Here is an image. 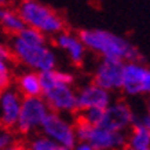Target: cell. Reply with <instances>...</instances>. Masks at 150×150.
Returning <instances> with one entry per match:
<instances>
[{
    "instance_id": "1",
    "label": "cell",
    "mask_w": 150,
    "mask_h": 150,
    "mask_svg": "<svg viewBox=\"0 0 150 150\" xmlns=\"http://www.w3.org/2000/svg\"><path fill=\"white\" fill-rule=\"evenodd\" d=\"M79 40L84 47L95 51L103 57H114L121 61L139 62L142 59L141 52L129 41L120 36H116L108 30L100 29H83L79 32Z\"/></svg>"
},
{
    "instance_id": "2",
    "label": "cell",
    "mask_w": 150,
    "mask_h": 150,
    "mask_svg": "<svg viewBox=\"0 0 150 150\" xmlns=\"http://www.w3.org/2000/svg\"><path fill=\"white\" fill-rule=\"evenodd\" d=\"M17 11L26 26L37 29L44 35L59 33L64 29V19L61 15L37 0H21Z\"/></svg>"
},
{
    "instance_id": "3",
    "label": "cell",
    "mask_w": 150,
    "mask_h": 150,
    "mask_svg": "<svg viewBox=\"0 0 150 150\" xmlns=\"http://www.w3.org/2000/svg\"><path fill=\"white\" fill-rule=\"evenodd\" d=\"M8 47L11 50L13 58H15L30 70L40 73L54 70L57 66V57L47 46H29L22 40H19L17 36H13Z\"/></svg>"
},
{
    "instance_id": "4",
    "label": "cell",
    "mask_w": 150,
    "mask_h": 150,
    "mask_svg": "<svg viewBox=\"0 0 150 150\" xmlns=\"http://www.w3.org/2000/svg\"><path fill=\"white\" fill-rule=\"evenodd\" d=\"M50 113V109L41 96L22 98L18 121L15 124V131L19 135L29 137L39 131L43 120Z\"/></svg>"
},
{
    "instance_id": "5",
    "label": "cell",
    "mask_w": 150,
    "mask_h": 150,
    "mask_svg": "<svg viewBox=\"0 0 150 150\" xmlns=\"http://www.w3.org/2000/svg\"><path fill=\"white\" fill-rule=\"evenodd\" d=\"M40 131L41 135L70 149L77 142L76 134H74V123L66 118L64 114L50 112L43 120Z\"/></svg>"
},
{
    "instance_id": "6",
    "label": "cell",
    "mask_w": 150,
    "mask_h": 150,
    "mask_svg": "<svg viewBox=\"0 0 150 150\" xmlns=\"http://www.w3.org/2000/svg\"><path fill=\"white\" fill-rule=\"evenodd\" d=\"M124 61L114 57H103L94 72L92 83L109 92L120 91L123 83Z\"/></svg>"
},
{
    "instance_id": "7",
    "label": "cell",
    "mask_w": 150,
    "mask_h": 150,
    "mask_svg": "<svg viewBox=\"0 0 150 150\" xmlns=\"http://www.w3.org/2000/svg\"><path fill=\"white\" fill-rule=\"evenodd\" d=\"M137 116L134 114L128 102L123 99L112 100L110 105L103 110V118L99 127L108 128L112 131L128 132V129L135 123Z\"/></svg>"
},
{
    "instance_id": "8",
    "label": "cell",
    "mask_w": 150,
    "mask_h": 150,
    "mask_svg": "<svg viewBox=\"0 0 150 150\" xmlns=\"http://www.w3.org/2000/svg\"><path fill=\"white\" fill-rule=\"evenodd\" d=\"M41 98L47 103L50 112L59 114H73L77 112L76 91L73 90L72 86L57 84L43 92Z\"/></svg>"
},
{
    "instance_id": "9",
    "label": "cell",
    "mask_w": 150,
    "mask_h": 150,
    "mask_svg": "<svg viewBox=\"0 0 150 150\" xmlns=\"http://www.w3.org/2000/svg\"><path fill=\"white\" fill-rule=\"evenodd\" d=\"M86 142L95 150H124L127 147V132L112 131L99 125H92Z\"/></svg>"
},
{
    "instance_id": "10",
    "label": "cell",
    "mask_w": 150,
    "mask_h": 150,
    "mask_svg": "<svg viewBox=\"0 0 150 150\" xmlns=\"http://www.w3.org/2000/svg\"><path fill=\"white\" fill-rule=\"evenodd\" d=\"M77 112L87 109H106L112 102V94L103 88L90 83L76 92Z\"/></svg>"
},
{
    "instance_id": "11",
    "label": "cell",
    "mask_w": 150,
    "mask_h": 150,
    "mask_svg": "<svg viewBox=\"0 0 150 150\" xmlns=\"http://www.w3.org/2000/svg\"><path fill=\"white\" fill-rule=\"evenodd\" d=\"M22 95L15 88L8 87L0 92V127L14 129L18 121Z\"/></svg>"
},
{
    "instance_id": "12",
    "label": "cell",
    "mask_w": 150,
    "mask_h": 150,
    "mask_svg": "<svg viewBox=\"0 0 150 150\" xmlns=\"http://www.w3.org/2000/svg\"><path fill=\"white\" fill-rule=\"evenodd\" d=\"M147 69L139 62H127L123 66V83L121 91L128 96L142 94V81Z\"/></svg>"
},
{
    "instance_id": "13",
    "label": "cell",
    "mask_w": 150,
    "mask_h": 150,
    "mask_svg": "<svg viewBox=\"0 0 150 150\" xmlns=\"http://www.w3.org/2000/svg\"><path fill=\"white\" fill-rule=\"evenodd\" d=\"M57 46H59L64 50H68L70 61L74 65H80L84 61V52H86V47L81 41L79 40V37H74L69 33H61L57 37Z\"/></svg>"
},
{
    "instance_id": "14",
    "label": "cell",
    "mask_w": 150,
    "mask_h": 150,
    "mask_svg": "<svg viewBox=\"0 0 150 150\" xmlns=\"http://www.w3.org/2000/svg\"><path fill=\"white\" fill-rule=\"evenodd\" d=\"M17 91L22 95V98L28 96H41V86L39 73L35 70L22 72L17 77Z\"/></svg>"
},
{
    "instance_id": "15",
    "label": "cell",
    "mask_w": 150,
    "mask_h": 150,
    "mask_svg": "<svg viewBox=\"0 0 150 150\" xmlns=\"http://www.w3.org/2000/svg\"><path fill=\"white\" fill-rule=\"evenodd\" d=\"M127 147L135 150L150 149V132L139 123L138 117L127 132Z\"/></svg>"
},
{
    "instance_id": "16",
    "label": "cell",
    "mask_w": 150,
    "mask_h": 150,
    "mask_svg": "<svg viewBox=\"0 0 150 150\" xmlns=\"http://www.w3.org/2000/svg\"><path fill=\"white\" fill-rule=\"evenodd\" d=\"M0 26L3 28V30L7 32L8 35L15 36L26 25L23 23L22 18L19 17L18 11L8 8V7H0Z\"/></svg>"
},
{
    "instance_id": "17",
    "label": "cell",
    "mask_w": 150,
    "mask_h": 150,
    "mask_svg": "<svg viewBox=\"0 0 150 150\" xmlns=\"http://www.w3.org/2000/svg\"><path fill=\"white\" fill-rule=\"evenodd\" d=\"M28 150H72L70 147L61 145L58 142L52 141L50 138L44 137V135H35L29 139L26 143Z\"/></svg>"
},
{
    "instance_id": "18",
    "label": "cell",
    "mask_w": 150,
    "mask_h": 150,
    "mask_svg": "<svg viewBox=\"0 0 150 150\" xmlns=\"http://www.w3.org/2000/svg\"><path fill=\"white\" fill-rule=\"evenodd\" d=\"M18 37L19 40H22L23 43H26L29 46H36V47H43L47 44V39H46V35L41 33L40 30L37 29H33V28H29V26H25L18 33L15 35Z\"/></svg>"
},
{
    "instance_id": "19",
    "label": "cell",
    "mask_w": 150,
    "mask_h": 150,
    "mask_svg": "<svg viewBox=\"0 0 150 150\" xmlns=\"http://www.w3.org/2000/svg\"><path fill=\"white\" fill-rule=\"evenodd\" d=\"M103 110L105 109H87L80 112V116L79 117L84 120L86 123L91 124L94 127H98L102 123V118H103Z\"/></svg>"
},
{
    "instance_id": "20",
    "label": "cell",
    "mask_w": 150,
    "mask_h": 150,
    "mask_svg": "<svg viewBox=\"0 0 150 150\" xmlns=\"http://www.w3.org/2000/svg\"><path fill=\"white\" fill-rule=\"evenodd\" d=\"M10 61L0 58V92L7 90L11 84V69H10Z\"/></svg>"
},
{
    "instance_id": "21",
    "label": "cell",
    "mask_w": 150,
    "mask_h": 150,
    "mask_svg": "<svg viewBox=\"0 0 150 150\" xmlns=\"http://www.w3.org/2000/svg\"><path fill=\"white\" fill-rule=\"evenodd\" d=\"M15 142H17V135L13 129L0 127V150H6Z\"/></svg>"
},
{
    "instance_id": "22",
    "label": "cell",
    "mask_w": 150,
    "mask_h": 150,
    "mask_svg": "<svg viewBox=\"0 0 150 150\" xmlns=\"http://www.w3.org/2000/svg\"><path fill=\"white\" fill-rule=\"evenodd\" d=\"M0 58L6 59V61H11V58H13V54H11L10 47L1 40H0Z\"/></svg>"
},
{
    "instance_id": "23",
    "label": "cell",
    "mask_w": 150,
    "mask_h": 150,
    "mask_svg": "<svg viewBox=\"0 0 150 150\" xmlns=\"http://www.w3.org/2000/svg\"><path fill=\"white\" fill-rule=\"evenodd\" d=\"M142 94L150 95V69H147L145 73V77L142 81Z\"/></svg>"
},
{
    "instance_id": "24",
    "label": "cell",
    "mask_w": 150,
    "mask_h": 150,
    "mask_svg": "<svg viewBox=\"0 0 150 150\" xmlns=\"http://www.w3.org/2000/svg\"><path fill=\"white\" fill-rule=\"evenodd\" d=\"M72 150H95L92 147L88 142H84V141H77L74 143V146L72 147Z\"/></svg>"
},
{
    "instance_id": "25",
    "label": "cell",
    "mask_w": 150,
    "mask_h": 150,
    "mask_svg": "<svg viewBox=\"0 0 150 150\" xmlns=\"http://www.w3.org/2000/svg\"><path fill=\"white\" fill-rule=\"evenodd\" d=\"M138 120H139V123L142 124V125H143V127L146 128V129H147V131L150 132V113H146L145 116H143V117H138Z\"/></svg>"
},
{
    "instance_id": "26",
    "label": "cell",
    "mask_w": 150,
    "mask_h": 150,
    "mask_svg": "<svg viewBox=\"0 0 150 150\" xmlns=\"http://www.w3.org/2000/svg\"><path fill=\"white\" fill-rule=\"evenodd\" d=\"M6 150H28V146L26 143H22V142H15Z\"/></svg>"
},
{
    "instance_id": "27",
    "label": "cell",
    "mask_w": 150,
    "mask_h": 150,
    "mask_svg": "<svg viewBox=\"0 0 150 150\" xmlns=\"http://www.w3.org/2000/svg\"><path fill=\"white\" fill-rule=\"evenodd\" d=\"M8 4V0H0V7H6Z\"/></svg>"
},
{
    "instance_id": "28",
    "label": "cell",
    "mask_w": 150,
    "mask_h": 150,
    "mask_svg": "<svg viewBox=\"0 0 150 150\" xmlns=\"http://www.w3.org/2000/svg\"><path fill=\"white\" fill-rule=\"evenodd\" d=\"M147 113H150V98L147 100Z\"/></svg>"
},
{
    "instance_id": "29",
    "label": "cell",
    "mask_w": 150,
    "mask_h": 150,
    "mask_svg": "<svg viewBox=\"0 0 150 150\" xmlns=\"http://www.w3.org/2000/svg\"><path fill=\"white\" fill-rule=\"evenodd\" d=\"M124 150H135V149H129V147H125ZM147 150H150V149H147Z\"/></svg>"
}]
</instances>
